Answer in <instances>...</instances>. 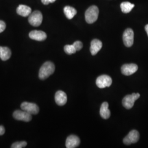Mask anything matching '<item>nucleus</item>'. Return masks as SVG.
Listing matches in <instances>:
<instances>
[{
    "label": "nucleus",
    "instance_id": "0eeeda50",
    "mask_svg": "<svg viewBox=\"0 0 148 148\" xmlns=\"http://www.w3.org/2000/svg\"><path fill=\"white\" fill-rule=\"evenodd\" d=\"M21 109L23 110L27 111L30 114L36 115L39 112L38 106L35 103L23 102L21 104Z\"/></svg>",
    "mask_w": 148,
    "mask_h": 148
},
{
    "label": "nucleus",
    "instance_id": "412c9836",
    "mask_svg": "<svg viewBox=\"0 0 148 148\" xmlns=\"http://www.w3.org/2000/svg\"><path fill=\"white\" fill-rule=\"evenodd\" d=\"M27 145V143L25 141L23 142H16L13 143L11 148H25Z\"/></svg>",
    "mask_w": 148,
    "mask_h": 148
},
{
    "label": "nucleus",
    "instance_id": "1a4fd4ad",
    "mask_svg": "<svg viewBox=\"0 0 148 148\" xmlns=\"http://www.w3.org/2000/svg\"><path fill=\"white\" fill-rule=\"evenodd\" d=\"M139 139V133L136 130H132L123 139V143L126 145H130L137 142Z\"/></svg>",
    "mask_w": 148,
    "mask_h": 148
},
{
    "label": "nucleus",
    "instance_id": "f3484780",
    "mask_svg": "<svg viewBox=\"0 0 148 148\" xmlns=\"http://www.w3.org/2000/svg\"><path fill=\"white\" fill-rule=\"evenodd\" d=\"M11 51L9 48L7 47H0V58L5 61L10 58Z\"/></svg>",
    "mask_w": 148,
    "mask_h": 148
},
{
    "label": "nucleus",
    "instance_id": "20e7f679",
    "mask_svg": "<svg viewBox=\"0 0 148 148\" xmlns=\"http://www.w3.org/2000/svg\"><path fill=\"white\" fill-rule=\"evenodd\" d=\"M140 97L139 93H133L132 95L125 96L122 100V105L127 109H130L132 108L135 101Z\"/></svg>",
    "mask_w": 148,
    "mask_h": 148
},
{
    "label": "nucleus",
    "instance_id": "a878e982",
    "mask_svg": "<svg viewBox=\"0 0 148 148\" xmlns=\"http://www.w3.org/2000/svg\"><path fill=\"white\" fill-rule=\"evenodd\" d=\"M145 31L147 32L148 36V24H147V25L145 27Z\"/></svg>",
    "mask_w": 148,
    "mask_h": 148
},
{
    "label": "nucleus",
    "instance_id": "2eb2a0df",
    "mask_svg": "<svg viewBox=\"0 0 148 148\" xmlns=\"http://www.w3.org/2000/svg\"><path fill=\"white\" fill-rule=\"evenodd\" d=\"M16 12L19 15L26 17L29 16L32 13V9L29 6L21 5L18 7L16 9Z\"/></svg>",
    "mask_w": 148,
    "mask_h": 148
},
{
    "label": "nucleus",
    "instance_id": "f03ea898",
    "mask_svg": "<svg viewBox=\"0 0 148 148\" xmlns=\"http://www.w3.org/2000/svg\"><path fill=\"white\" fill-rule=\"evenodd\" d=\"M99 15V9L96 5H92L85 12V19L88 24H93L97 21Z\"/></svg>",
    "mask_w": 148,
    "mask_h": 148
},
{
    "label": "nucleus",
    "instance_id": "f8f14e48",
    "mask_svg": "<svg viewBox=\"0 0 148 148\" xmlns=\"http://www.w3.org/2000/svg\"><path fill=\"white\" fill-rule=\"evenodd\" d=\"M79 143V138L75 135H70L66 140L65 145L67 148H75L77 147Z\"/></svg>",
    "mask_w": 148,
    "mask_h": 148
},
{
    "label": "nucleus",
    "instance_id": "6ab92c4d",
    "mask_svg": "<svg viewBox=\"0 0 148 148\" xmlns=\"http://www.w3.org/2000/svg\"><path fill=\"white\" fill-rule=\"evenodd\" d=\"M134 7V5L129 2H123L120 5L122 12L124 13H130L131 11H132Z\"/></svg>",
    "mask_w": 148,
    "mask_h": 148
},
{
    "label": "nucleus",
    "instance_id": "5701e85b",
    "mask_svg": "<svg viewBox=\"0 0 148 148\" xmlns=\"http://www.w3.org/2000/svg\"><path fill=\"white\" fill-rule=\"evenodd\" d=\"M5 23L3 21H0V33L2 32L5 30Z\"/></svg>",
    "mask_w": 148,
    "mask_h": 148
},
{
    "label": "nucleus",
    "instance_id": "b1692460",
    "mask_svg": "<svg viewBox=\"0 0 148 148\" xmlns=\"http://www.w3.org/2000/svg\"><path fill=\"white\" fill-rule=\"evenodd\" d=\"M56 1V0H41V2L43 4L45 5H47L49 3L54 2Z\"/></svg>",
    "mask_w": 148,
    "mask_h": 148
},
{
    "label": "nucleus",
    "instance_id": "a211bd4d",
    "mask_svg": "<svg viewBox=\"0 0 148 148\" xmlns=\"http://www.w3.org/2000/svg\"><path fill=\"white\" fill-rule=\"evenodd\" d=\"M64 12L66 18L69 19H71L74 18L77 13L76 10L72 7L66 6L64 8Z\"/></svg>",
    "mask_w": 148,
    "mask_h": 148
},
{
    "label": "nucleus",
    "instance_id": "dca6fc26",
    "mask_svg": "<svg viewBox=\"0 0 148 148\" xmlns=\"http://www.w3.org/2000/svg\"><path fill=\"white\" fill-rule=\"evenodd\" d=\"M110 111L109 109V104L107 102H104L101 106L100 109L101 116L104 119H108L110 116Z\"/></svg>",
    "mask_w": 148,
    "mask_h": 148
},
{
    "label": "nucleus",
    "instance_id": "423d86ee",
    "mask_svg": "<svg viewBox=\"0 0 148 148\" xmlns=\"http://www.w3.org/2000/svg\"><path fill=\"white\" fill-rule=\"evenodd\" d=\"M123 41L127 47H131L134 42V32L132 29L128 28L123 32Z\"/></svg>",
    "mask_w": 148,
    "mask_h": 148
},
{
    "label": "nucleus",
    "instance_id": "9b49d317",
    "mask_svg": "<svg viewBox=\"0 0 148 148\" xmlns=\"http://www.w3.org/2000/svg\"><path fill=\"white\" fill-rule=\"evenodd\" d=\"M29 37L34 40L42 41L46 39L47 35L41 30H33L29 33Z\"/></svg>",
    "mask_w": 148,
    "mask_h": 148
},
{
    "label": "nucleus",
    "instance_id": "7ed1b4c3",
    "mask_svg": "<svg viewBox=\"0 0 148 148\" xmlns=\"http://www.w3.org/2000/svg\"><path fill=\"white\" fill-rule=\"evenodd\" d=\"M43 16L41 12L34 11L31 13L29 16V22L34 27L40 26L42 22Z\"/></svg>",
    "mask_w": 148,
    "mask_h": 148
},
{
    "label": "nucleus",
    "instance_id": "ddd939ff",
    "mask_svg": "<svg viewBox=\"0 0 148 148\" xmlns=\"http://www.w3.org/2000/svg\"><path fill=\"white\" fill-rule=\"evenodd\" d=\"M55 101L59 106H63L66 103L67 95L62 90H58L55 95Z\"/></svg>",
    "mask_w": 148,
    "mask_h": 148
},
{
    "label": "nucleus",
    "instance_id": "4468645a",
    "mask_svg": "<svg viewBox=\"0 0 148 148\" xmlns=\"http://www.w3.org/2000/svg\"><path fill=\"white\" fill-rule=\"evenodd\" d=\"M103 46L102 42L98 39L93 40L90 43V52L92 55L95 56L100 51Z\"/></svg>",
    "mask_w": 148,
    "mask_h": 148
},
{
    "label": "nucleus",
    "instance_id": "39448f33",
    "mask_svg": "<svg viewBox=\"0 0 148 148\" xmlns=\"http://www.w3.org/2000/svg\"><path fill=\"white\" fill-rule=\"evenodd\" d=\"M112 82V79L109 76L103 75L97 79L96 85L99 88H104L110 86Z\"/></svg>",
    "mask_w": 148,
    "mask_h": 148
},
{
    "label": "nucleus",
    "instance_id": "aec40b11",
    "mask_svg": "<svg viewBox=\"0 0 148 148\" xmlns=\"http://www.w3.org/2000/svg\"><path fill=\"white\" fill-rule=\"evenodd\" d=\"M64 51L68 54H72L76 52V50L73 45H66L64 47Z\"/></svg>",
    "mask_w": 148,
    "mask_h": 148
},
{
    "label": "nucleus",
    "instance_id": "4be33fe9",
    "mask_svg": "<svg viewBox=\"0 0 148 148\" xmlns=\"http://www.w3.org/2000/svg\"><path fill=\"white\" fill-rule=\"evenodd\" d=\"M74 47L75 48L76 51H80L83 47V43L79 41H77L73 43Z\"/></svg>",
    "mask_w": 148,
    "mask_h": 148
},
{
    "label": "nucleus",
    "instance_id": "f257e3e1",
    "mask_svg": "<svg viewBox=\"0 0 148 148\" xmlns=\"http://www.w3.org/2000/svg\"><path fill=\"white\" fill-rule=\"evenodd\" d=\"M55 70L54 64L51 62H46L43 64L40 69L38 76L41 79H45L53 74Z\"/></svg>",
    "mask_w": 148,
    "mask_h": 148
},
{
    "label": "nucleus",
    "instance_id": "6e6552de",
    "mask_svg": "<svg viewBox=\"0 0 148 148\" xmlns=\"http://www.w3.org/2000/svg\"><path fill=\"white\" fill-rule=\"evenodd\" d=\"M13 115L15 119L19 121L29 122L31 121L32 119V114L24 110H16L14 112Z\"/></svg>",
    "mask_w": 148,
    "mask_h": 148
},
{
    "label": "nucleus",
    "instance_id": "393cba45",
    "mask_svg": "<svg viewBox=\"0 0 148 148\" xmlns=\"http://www.w3.org/2000/svg\"><path fill=\"white\" fill-rule=\"evenodd\" d=\"M5 132V130L4 127L3 126H0V136L4 134Z\"/></svg>",
    "mask_w": 148,
    "mask_h": 148
},
{
    "label": "nucleus",
    "instance_id": "9d476101",
    "mask_svg": "<svg viewBox=\"0 0 148 148\" xmlns=\"http://www.w3.org/2000/svg\"><path fill=\"white\" fill-rule=\"evenodd\" d=\"M138 69V65L136 64H126L122 65L121 72L125 76H130L135 73Z\"/></svg>",
    "mask_w": 148,
    "mask_h": 148
}]
</instances>
